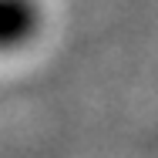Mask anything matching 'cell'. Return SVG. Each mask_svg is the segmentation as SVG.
Returning <instances> with one entry per match:
<instances>
[{
    "label": "cell",
    "instance_id": "cell-1",
    "mask_svg": "<svg viewBox=\"0 0 158 158\" xmlns=\"http://www.w3.org/2000/svg\"><path fill=\"white\" fill-rule=\"evenodd\" d=\"M40 14L34 0H0V51L17 47L37 34Z\"/></svg>",
    "mask_w": 158,
    "mask_h": 158
}]
</instances>
